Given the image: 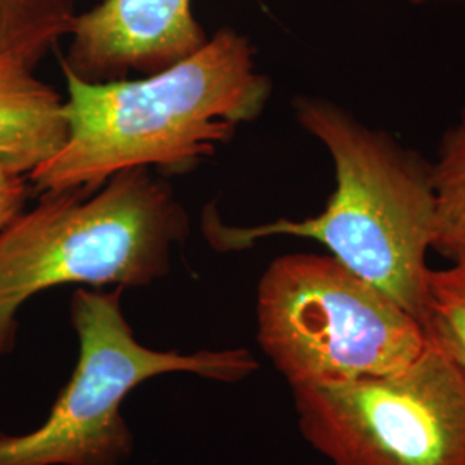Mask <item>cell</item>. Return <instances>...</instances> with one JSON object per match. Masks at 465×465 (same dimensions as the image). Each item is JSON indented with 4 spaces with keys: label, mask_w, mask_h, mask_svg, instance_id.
<instances>
[{
    "label": "cell",
    "mask_w": 465,
    "mask_h": 465,
    "mask_svg": "<svg viewBox=\"0 0 465 465\" xmlns=\"http://www.w3.org/2000/svg\"><path fill=\"white\" fill-rule=\"evenodd\" d=\"M66 143L28 174L36 192L99 190L136 167L184 173L213 157L272 94L255 49L232 28L174 66L136 80L90 84L67 73Z\"/></svg>",
    "instance_id": "cell-1"
},
{
    "label": "cell",
    "mask_w": 465,
    "mask_h": 465,
    "mask_svg": "<svg viewBox=\"0 0 465 465\" xmlns=\"http://www.w3.org/2000/svg\"><path fill=\"white\" fill-rule=\"evenodd\" d=\"M431 166L436 193L432 250L451 261L465 253V109L443 136Z\"/></svg>",
    "instance_id": "cell-10"
},
{
    "label": "cell",
    "mask_w": 465,
    "mask_h": 465,
    "mask_svg": "<svg viewBox=\"0 0 465 465\" xmlns=\"http://www.w3.org/2000/svg\"><path fill=\"white\" fill-rule=\"evenodd\" d=\"M64 100L15 59H0V164L30 174L66 143Z\"/></svg>",
    "instance_id": "cell-8"
},
{
    "label": "cell",
    "mask_w": 465,
    "mask_h": 465,
    "mask_svg": "<svg viewBox=\"0 0 465 465\" xmlns=\"http://www.w3.org/2000/svg\"><path fill=\"white\" fill-rule=\"evenodd\" d=\"M78 0H0V59L38 66L73 32Z\"/></svg>",
    "instance_id": "cell-9"
},
{
    "label": "cell",
    "mask_w": 465,
    "mask_h": 465,
    "mask_svg": "<svg viewBox=\"0 0 465 465\" xmlns=\"http://www.w3.org/2000/svg\"><path fill=\"white\" fill-rule=\"evenodd\" d=\"M28 193V176L0 164V234L23 213Z\"/></svg>",
    "instance_id": "cell-12"
},
{
    "label": "cell",
    "mask_w": 465,
    "mask_h": 465,
    "mask_svg": "<svg viewBox=\"0 0 465 465\" xmlns=\"http://www.w3.org/2000/svg\"><path fill=\"white\" fill-rule=\"evenodd\" d=\"M257 341L290 388L381 376L426 349L420 322L330 253L276 257L257 284Z\"/></svg>",
    "instance_id": "cell-5"
},
{
    "label": "cell",
    "mask_w": 465,
    "mask_h": 465,
    "mask_svg": "<svg viewBox=\"0 0 465 465\" xmlns=\"http://www.w3.org/2000/svg\"><path fill=\"white\" fill-rule=\"evenodd\" d=\"M419 322L428 341L465 371V253L431 267Z\"/></svg>",
    "instance_id": "cell-11"
},
{
    "label": "cell",
    "mask_w": 465,
    "mask_h": 465,
    "mask_svg": "<svg viewBox=\"0 0 465 465\" xmlns=\"http://www.w3.org/2000/svg\"><path fill=\"white\" fill-rule=\"evenodd\" d=\"M292 393L330 465H465V371L430 341L397 371Z\"/></svg>",
    "instance_id": "cell-6"
},
{
    "label": "cell",
    "mask_w": 465,
    "mask_h": 465,
    "mask_svg": "<svg viewBox=\"0 0 465 465\" xmlns=\"http://www.w3.org/2000/svg\"><path fill=\"white\" fill-rule=\"evenodd\" d=\"M69 36L63 71L90 84L155 74L209 40L192 0H104L76 16Z\"/></svg>",
    "instance_id": "cell-7"
},
{
    "label": "cell",
    "mask_w": 465,
    "mask_h": 465,
    "mask_svg": "<svg viewBox=\"0 0 465 465\" xmlns=\"http://www.w3.org/2000/svg\"><path fill=\"white\" fill-rule=\"evenodd\" d=\"M190 219L149 167L126 169L99 190L47 192L0 234V357L16 343L17 312L55 286L142 288L164 278Z\"/></svg>",
    "instance_id": "cell-3"
},
{
    "label": "cell",
    "mask_w": 465,
    "mask_h": 465,
    "mask_svg": "<svg viewBox=\"0 0 465 465\" xmlns=\"http://www.w3.org/2000/svg\"><path fill=\"white\" fill-rule=\"evenodd\" d=\"M411 5H428L432 2H464V0H407Z\"/></svg>",
    "instance_id": "cell-13"
},
{
    "label": "cell",
    "mask_w": 465,
    "mask_h": 465,
    "mask_svg": "<svg viewBox=\"0 0 465 465\" xmlns=\"http://www.w3.org/2000/svg\"><path fill=\"white\" fill-rule=\"evenodd\" d=\"M121 293L123 288L74 292L78 364L42 426L25 434L0 431V465H123L134 440L121 405L136 386L174 372L217 382H242L257 372L259 362L247 349L182 353L142 345Z\"/></svg>",
    "instance_id": "cell-4"
},
{
    "label": "cell",
    "mask_w": 465,
    "mask_h": 465,
    "mask_svg": "<svg viewBox=\"0 0 465 465\" xmlns=\"http://www.w3.org/2000/svg\"><path fill=\"white\" fill-rule=\"evenodd\" d=\"M293 111L331 155L336 186L324 211L250 228L226 226L216 211H205L207 242L219 252H238L269 236L314 240L419 321L436 228L431 163L331 100L299 95Z\"/></svg>",
    "instance_id": "cell-2"
}]
</instances>
